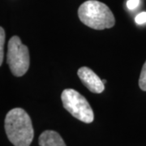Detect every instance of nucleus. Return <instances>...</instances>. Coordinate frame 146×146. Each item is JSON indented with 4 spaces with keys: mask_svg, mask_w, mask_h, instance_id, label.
Listing matches in <instances>:
<instances>
[{
    "mask_svg": "<svg viewBox=\"0 0 146 146\" xmlns=\"http://www.w3.org/2000/svg\"><path fill=\"white\" fill-rule=\"evenodd\" d=\"M5 131L8 140L14 146H30L34 136L32 120L22 108H14L7 114Z\"/></svg>",
    "mask_w": 146,
    "mask_h": 146,
    "instance_id": "nucleus-1",
    "label": "nucleus"
},
{
    "mask_svg": "<svg viewBox=\"0 0 146 146\" xmlns=\"http://www.w3.org/2000/svg\"><path fill=\"white\" fill-rule=\"evenodd\" d=\"M78 16L84 25L96 30L110 29L115 24V18L110 9L97 0L83 3L79 7Z\"/></svg>",
    "mask_w": 146,
    "mask_h": 146,
    "instance_id": "nucleus-2",
    "label": "nucleus"
},
{
    "mask_svg": "<svg viewBox=\"0 0 146 146\" xmlns=\"http://www.w3.org/2000/svg\"><path fill=\"white\" fill-rule=\"evenodd\" d=\"M61 99L64 109L81 122L90 123L94 119V111L89 102L76 90L64 89L61 94Z\"/></svg>",
    "mask_w": 146,
    "mask_h": 146,
    "instance_id": "nucleus-3",
    "label": "nucleus"
},
{
    "mask_svg": "<svg viewBox=\"0 0 146 146\" xmlns=\"http://www.w3.org/2000/svg\"><path fill=\"white\" fill-rule=\"evenodd\" d=\"M7 63L11 73L17 77L24 76L29 70L30 63L29 49L18 36L11 37L8 42Z\"/></svg>",
    "mask_w": 146,
    "mask_h": 146,
    "instance_id": "nucleus-4",
    "label": "nucleus"
},
{
    "mask_svg": "<svg viewBox=\"0 0 146 146\" xmlns=\"http://www.w3.org/2000/svg\"><path fill=\"white\" fill-rule=\"evenodd\" d=\"M79 78L84 85L94 94H102L105 89V84L98 76L87 67H82L77 72Z\"/></svg>",
    "mask_w": 146,
    "mask_h": 146,
    "instance_id": "nucleus-5",
    "label": "nucleus"
},
{
    "mask_svg": "<svg viewBox=\"0 0 146 146\" xmlns=\"http://www.w3.org/2000/svg\"><path fill=\"white\" fill-rule=\"evenodd\" d=\"M40 146H67L61 136L54 131H44L39 136Z\"/></svg>",
    "mask_w": 146,
    "mask_h": 146,
    "instance_id": "nucleus-6",
    "label": "nucleus"
},
{
    "mask_svg": "<svg viewBox=\"0 0 146 146\" xmlns=\"http://www.w3.org/2000/svg\"><path fill=\"white\" fill-rule=\"evenodd\" d=\"M4 43H5V31L2 27H0V67L3 63V61Z\"/></svg>",
    "mask_w": 146,
    "mask_h": 146,
    "instance_id": "nucleus-7",
    "label": "nucleus"
},
{
    "mask_svg": "<svg viewBox=\"0 0 146 146\" xmlns=\"http://www.w3.org/2000/svg\"><path fill=\"white\" fill-rule=\"evenodd\" d=\"M139 87L141 90L146 91V61L141 69L140 78H139Z\"/></svg>",
    "mask_w": 146,
    "mask_h": 146,
    "instance_id": "nucleus-8",
    "label": "nucleus"
},
{
    "mask_svg": "<svg viewBox=\"0 0 146 146\" xmlns=\"http://www.w3.org/2000/svg\"><path fill=\"white\" fill-rule=\"evenodd\" d=\"M135 21L137 25H144L146 23V12H141L135 18Z\"/></svg>",
    "mask_w": 146,
    "mask_h": 146,
    "instance_id": "nucleus-9",
    "label": "nucleus"
},
{
    "mask_svg": "<svg viewBox=\"0 0 146 146\" xmlns=\"http://www.w3.org/2000/svg\"><path fill=\"white\" fill-rule=\"evenodd\" d=\"M140 4V0H128L127 2V7L129 10H134Z\"/></svg>",
    "mask_w": 146,
    "mask_h": 146,
    "instance_id": "nucleus-10",
    "label": "nucleus"
},
{
    "mask_svg": "<svg viewBox=\"0 0 146 146\" xmlns=\"http://www.w3.org/2000/svg\"><path fill=\"white\" fill-rule=\"evenodd\" d=\"M102 82H103L104 84H106V80H102Z\"/></svg>",
    "mask_w": 146,
    "mask_h": 146,
    "instance_id": "nucleus-11",
    "label": "nucleus"
}]
</instances>
